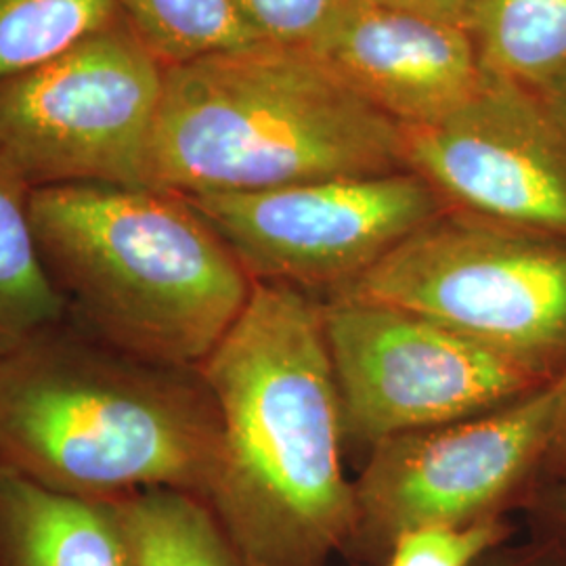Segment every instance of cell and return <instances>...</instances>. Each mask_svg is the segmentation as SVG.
Segmentation results:
<instances>
[{
	"label": "cell",
	"instance_id": "6da1fadb",
	"mask_svg": "<svg viewBox=\"0 0 566 566\" xmlns=\"http://www.w3.org/2000/svg\"><path fill=\"white\" fill-rule=\"evenodd\" d=\"M221 416V460L203 502L245 566H327L357 537L344 424L319 306L254 282L200 367Z\"/></svg>",
	"mask_w": 566,
	"mask_h": 566
},
{
	"label": "cell",
	"instance_id": "7a4b0ae2",
	"mask_svg": "<svg viewBox=\"0 0 566 566\" xmlns=\"http://www.w3.org/2000/svg\"><path fill=\"white\" fill-rule=\"evenodd\" d=\"M221 416L200 369L151 364L61 324L0 357V472L116 504L147 489L206 497Z\"/></svg>",
	"mask_w": 566,
	"mask_h": 566
},
{
	"label": "cell",
	"instance_id": "3957f363",
	"mask_svg": "<svg viewBox=\"0 0 566 566\" xmlns=\"http://www.w3.org/2000/svg\"><path fill=\"white\" fill-rule=\"evenodd\" d=\"M30 210L65 319L126 355L200 369L250 303L254 280L179 193L67 182Z\"/></svg>",
	"mask_w": 566,
	"mask_h": 566
},
{
	"label": "cell",
	"instance_id": "277c9868",
	"mask_svg": "<svg viewBox=\"0 0 566 566\" xmlns=\"http://www.w3.org/2000/svg\"><path fill=\"white\" fill-rule=\"evenodd\" d=\"M397 170L401 126L311 49L263 41L164 67L151 189L252 193Z\"/></svg>",
	"mask_w": 566,
	"mask_h": 566
},
{
	"label": "cell",
	"instance_id": "5b68a950",
	"mask_svg": "<svg viewBox=\"0 0 566 566\" xmlns=\"http://www.w3.org/2000/svg\"><path fill=\"white\" fill-rule=\"evenodd\" d=\"M336 296L418 315L544 382L566 367V238L447 208Z\"/></svg>",
	"mask_w": 566,
	"mask_h": 566
},
{
	"label": "cell",
	"instance_id": "8992f818",
	"mask_svg": "<svg viewBox=\"0 0 566 566\" xmlns=\"http://www.w3.org/2000/svg\"><path fill=\"white\" fill-rule=\"evenodd\" d=\"M164 65L124 20L0 82V147L32 189L147 187Z\"/></svg>",
	"mask_w": 566,
	"mask_h": 566
},
{
	"label": "cell",
	"instance_id": "52a82bcc",
	"mask_svg": "<svg viewBox=\"0 0 566 566\" xmlns=\"http://www.w3.org/2000/svg\"><path fill=\"white\" fill-rule=\"evenodd\" d=\"M344 437H390L458 422L547 385L506 357L392 306L334 296L319 306Z\"/></svg>",
	"mask_w": 566,
	"mask_h": 566
},
{
	"label": "cell",
	"instance_id": "ba28073f",
	"mask_svg": "<svg viewBox=\"0 0 566 566\" xmlns=\"http://www.w3.org/2000/svg\"><path fill=\"white\" fill-rule=\"evenodd\" d=\"M554 380L481 416L374 446L355 483L357 537L350 554L385 565L388 549L407 531L500 516L552 446L558 420Z\"/></svg>",
	"mask_w": 566,
	"mask_h": 566
},
{
	"label": "cell",
	"instance_id": "9c48e42d",
	"mask_svg": "<svg viewBox=\"0 0 566 566\" xmlns=\"http://www.w3.org/2000/svg\"><path fill=\"white\" fill-rule=\"evenodd\" d=\"M254 282L343 287L447 210L411 170L187 198Z\"/></svg>",
	"mask_w": 566,
	"mask_h": 566
},
{
	"label": "cell",
	"instance_id": "30bf717a",
	"mask_svg": "<svg viewBox=\"0 0 566 566\" xmlns=\"http://www.w3.org/2000/svg\"><path fill=\"white\" fill-rule=\"evenodd\" d=\"M401 137L405 168L455 210L566 238V124L539 93L485 70L464 103Z\"/></svg>",
	"mask_w": 566,
	"mask_h": 566
},
{
	"label": "cell",
	"instance_id": "8fae6325",
	"mask_svg": "<svg viewBox=\"0 0 566 566\" xmlns=\"http://www.w3.org/2000/svg\"><path fill=\"white\" fill-rule=\"evenodd\" d=\"M311 51L399 126L439 120L485 74L462 25L365 0H346Z\"/></svg>",
	"mask_w": 566,
	"mask_h": 566
},
{
	"label": "cell",
	"instance_id": "7c38bea8",
	"mask_svg": "<svg viewBox=\"0 0 566 566\" xmlns=\"http://www.w3.org/2000/svg\"><path fill=\"white\" fill-rule=\"evenodd\" d=\"M0 566H137L114 504L0 472Z\"/></svg>",
	"mask_w": 566,
	"mask_h": 566
},
{
	"label": "cell",
	"instance_id": "4fadbf2b",
	"mask_svg": "<svg viewBox=\"0 0 566 566\" xmlns=\"http://www.w3.org/2000/svg\"><path fill=\"white\" fill-rule=\"evenodd\" d=\"M32 191L0 147V357L65 319L34 238Z\"/></svg>",
	"mask_w": 566,
	"mask_h": 566
},
{
	"label": "cell",
	"instance_id": "5bb4252c",
	"mask_svg": "<svg viewBox=\"0 0 566 566\" xmlns=\"http://www.w3.org/2000/svg\"><path fill=\"white\" fill-rule=\"evenodd\" d=\"M470 34L486 72L539 95L566 74V0H476Z\"/></svg>",
	"mask_w": 566,
	"mask_h": 566
},
{
	"label": "cell",
	"instance_id": "9a60e30c",
	"mask_svg": "<svg viewBox=\"0 0 566 566\" xmlns=\"http://www.w3.org/2000/svg\"><path fill=\"white\" fill-rule=\"evenodd\" d=\"M114 510L137 566H245L198 495L147 489Z\"/></svg>",
	"mask_w": 566,
	"mask_h": 566
},
{
	"label": "cell",
	"instance_id": "2e32d148",
	"mask_svg": "<svg viewBox=\"0 0 566 566\" xmlns=\"http://www.w3.org/2000/svg\"><path fill=\"white\" fill-rule=\"evenodd\" d=\"M122 20L164 67L263 42L235 0H116Z\"/></svg>",
	"mask_w": 566,
	"mask_h": 566
},
{
	"label": "cell",
	"instance_id": "e0dca14e",
	"mask_svg": "<svg viewBox=\"0 0 566 566\" xmlns=\"http://www.w3.org/2000/svg\"><path fill=\"white\" fill-rule=\"evenodd\" d=\"M122 20L116 0H0V82Z\"/></svg>",
	"mask_w": 566,
	"mask_h": 566
},
{
	"label": "cell",
	"instance_id": "ac0fdd59",
	"mask_svg": "<svg viewBox=\"0 0 566 566\" xmlns=\"http://www.w3.org/2000/svg\"><path fill=\"white\" fill-rule=\"evenodd\" d=\"M512 528L502 516L470 525H434L407 531L388 549L385 566H474L504 546Z\"/></svg>",
	"mask_w": 566,
	"mask_h": 566
},
{
	"label": "cell",
	"instance_id": "d6986e66",
	"mask_svg": "<svg viewBox=\"0 0 566 566\" xmlns=\"http://www.w3.org/2000/svg\"><path fill=\"white\" fill-rule=\"evenodd\" d=\"M245 20L275 44L313 49L346 0H235Z\"/></svg>",
	"mask_w": 566,
	"mask_h": 566
},
{
	"label": "cell",
	"instance_id": "ffe728a7",
	"mask_svg": "<svg viewBox=\"0 0 566 566\" xmlns=\"http://www.w3.org/2000/svg\"><path fill=\"white\" fill-rule=\"evenodd\" d=\"M378 7L399 9L409 13H420L437 20L451 21L470 32V21L474 13L476 0H365Z\"/></svg>",
	"mask_w": 566,
	"mask_h": 566
},
{
	"label": "cell",
	"instance_id": "44dd1931",
	"mask_svg": "<svg viewBox=\"0 0 566 566\" xmlns=\"http://www.w3.org/2000/svg\"><path fill=\"white\" fill-rule=\"evenodd\" d=\"M474 566H566L565 554L554 547H495Z\"/></svg>",
	"mask_w": 566,
	"mask_h": 566
},
{
	"label": "cell",
	"instance_id": "7402d4cb",
	"mask_svg": "<svg viewBox=\"0 0 566 566\" xmlns=\"http://www.w3.org/2000/svg\"><path fill=\"white\" fill-rule=\"evenodd\" d=\"M554 382L558 388V420H556V432L547 453L554 455L556 462L566 465V367Z\"/></svg>",
	"mask_w": 566,
	"mask_h": 566
},
{
	"label": "cell",
	"instance_id": "603a6c76",
	"mask_svg": "<svg viewBox=\"0 0 566 566\" xmlns=\"http://www.w3.org/2000/svg\"><path fill=\"white\" fill-rule=\"evenodd\" d=\"M542 97L549 103V107L560 116V120L566 124V74L563 78L554 82Z\"/></svg>",
	"mask_w": 566,
	"mask_h": 566
},
{
	"label": "cell",
	"instance_id": "cb8c5ba5",
	"mask_svg": "<svg viewBox=\"0 0 566 566\" xmlns=\"http://www.w3.org/2000/svg\"><path fill=\"white\" fill-rule=\"evenodd\" d=\"M552 510H554V516L558 518V523H560L566 531V486L554 497Z\"/></svg>",
	"mask_w": 566,
	"mask_h": 566
},
{
	"label": "cell",
	"instance_id": "d4e9b609",
	"mask_svg": "<svg viewBox=\"0 0 566 566\" xmlns=\"http://www.w3.org/2000/svg\"><path fill=\"white\" fill-rule=\"evenodd\" d=\"M380 566H385V565H380Z\"/></svg>",
	"mask_w": 566,
	"mask_h": 566
}]
</instances>
